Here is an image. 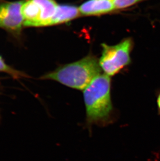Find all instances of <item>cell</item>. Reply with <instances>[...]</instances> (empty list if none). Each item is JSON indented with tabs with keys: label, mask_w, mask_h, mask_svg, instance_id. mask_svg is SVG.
<instances>
[{
	"label": "cell",
	"mask_w": 160,
	"mask_h": 161,
	"mask_svg": "<svg viewBox=\"0 0 160 161\" xmlns=\"http://www.w3.org/2000/svg\"><path fill=\"white\" fill-rule=\"evenodd\" d=\"M24 1L0 3V28L18 34L24 25L21 8Z\"/></svg>",
	"instance_id": "5"
},
{
	"label": "cell",
	"mask_w": 160,
	"mask_h": 161,
	"mask_svg": "<svg viewBox=\"0 0 160 161\" xmlns=\"http://www.w3.org/2000/svg\"><path fill=\"white\" fill-rule=\"evenodd\" d=\"M101 46L103 50L99 63L105 74L113 76L130 64V54L133 46L131 38L126 39L115 46H109L105 43Z\"/></svg>",
	"instance_id": "3"
},
{
	"label": "cell",
	"mask_w": 160,
	"mask_h": 161,
	"mask_svg": "<svg viewBox=\"0 0 160 161\" xmlns=\"http://www.w3.org/2000/svg\"><path fill=\"white\" fill-rule=\"evenodd\" d=\"M157 113L160 115V90L157 94Z\"/></svg>",
	"instance_id": "10"
},
{
	"label": "cell",
	"mask_w": 160,
	"mask_h": 161,
	"mask_svg": "<svg viewBox=\"0 0 160 161\" xmlns=\"http://www.w3.org/2000/svg\"><path fill=\"white\" fill-rule=\"evenodd\" d=\"M80 14L79 8L76 6L70 4L58 5L51 19L50 26L67 23L77 18Z\"/></svg>",
	"instance_id": "7"
},
{
	"label": "cell",
	"mask_w": 160,
	"mask_h": 161,
	"mask_svg": "<svg viewBox=\"0 0 160 161\" xmlns=\"http://www.w3.org/2000/svg\"><path fill=\"white\" fill-rule=\"evenodd\" d=\"M55 0H27L21 8L24 26L43 27L50 26L57 8Z\"/></svg>",
	"instance_id": "4"
},
{
	"label": "cell",
	"mask_w": 160,
	"mask_h": 161,
	"mask_svg": "<svg viewBox=\"0 0 160 161\" xmlns=\"http://www.w3.org/2000/svg\"><path fill=\"white\" fill-rule=\"evenodd\" d=\"M101 67L95 57L88 55L76 62L61 66L43 77L56 81L67 87L84 90L93 79L101 74Z\"/></svg>",
	"instance_id": "2"
},
{
	"label": "cell",
	"mask_w": 160,
	"mask_h": 161,
	"mask_svg": "<svg viewBox=\"0 0 160 161\" xmlns=\"http://www.w3.org/2000/svg\"><path fill=\"white\" fill-rule=\"evenodd\" d=\"M0 72L9 73L14 77H18V76L22 75L19 74V72H17L16 70H14L13 69L9 67V66L6 65V63H5L4 61L1 56H0Z\"/></svg>",
	"instance_id": "9"
},
{
	"label": "cell",
	"mask_w": 160,
	"mask_h": 161,
	"mask_svg": "<svg viewBox=\"0 0 160 161\" xmlns=\"http://www.w3.org/2000/svg\"><path fill=\"white\" fill-rule=\"evenodd\" d=\"M84 16H96L106 14L115 9L113 0H88L79 8Z\"/></svg>",
	"instance_id": "6"
},
{
	"label": "cell",
	"mask_w": 160,
	"mask_h": 161,
	"mask_svg": "<svg viewBox=\"0 0 160 161\" xmlns=\"http://www.w3.org/2000/svg\"><path fill=\"white\" fill-rule=\"evenodd\" d=\"M147 0H113L115 9H123Z\"/></svg>",
	"instance_id": "8"
},
{
	"label": "cell",
	"mask_w": 160,
	"mask_h": 161,
	"mask_svg": "<svg viewBox=\"0 0 160 161\" xmlns=\"http://www.w3.org/2000/svg\"><path fill=\"white\" fill-rule=\"evenodd\" d=\"M86 113V125L104 127L113 123L116 112L111 97V79L100 74L83 90Z\"/></svg>",
	"instance_id": "1"
}]
</instances>
